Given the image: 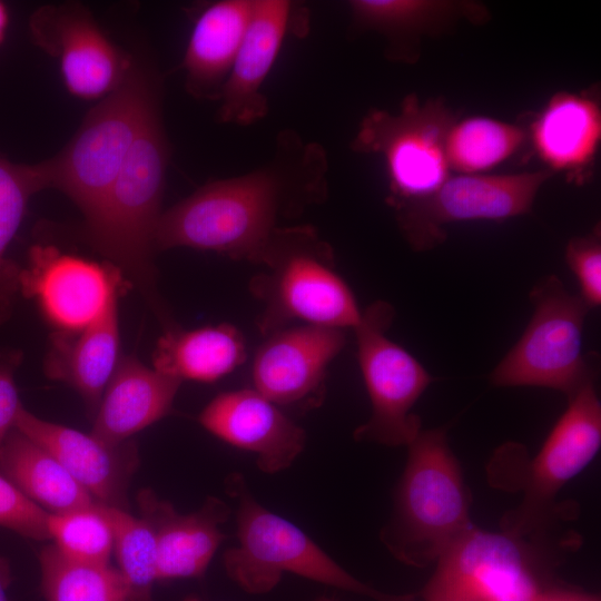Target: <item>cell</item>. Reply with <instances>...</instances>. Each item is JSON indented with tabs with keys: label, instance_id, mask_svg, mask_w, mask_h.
Returning a JSON list of instances; mask_svg holds the SVG:
<instances>
[{
	"label": "cell",
	"instance_id": "obj_20",
	"mask_svg": "<svg viewBox=\"0 0 601 601\" xmlns=\"http://www.w3.org/2000/svg\"><path fill=\"white\" fill-rule=\"evenodd\" d=\"M117 304L83 328L53 331L43 361L46 376L73 388L92 417L121 358Z\"/></svg>",
	"mask_w": 601,
	"mask_h": 601
},
{
	"label": "cell",
	"instance_id": "obj_1",
	"mask_svg": "<svg viewBox=\"0 0 601 601\" xmlns=\"http://www.w3.org/2000/svg\"><path fill=\"white\" fill-rule=\"evenodd\" d=\"M327 156L316 142L284 130L272 159L244 175L205 184L162 211L156 250H213L257 265L285 221L327 197Z\"/></svg>",
	"mask_w": 601,
	"mask_h": 601
},
{
	"label": "cell",
	"instance_id": "obj_12",
	"mask_svg": "<svg viewBox=\"0 0 601 601\" xmlns=\"http://www.w3.org/2000/svg\"><path fill=\"white\" fill-rule=\"evenodd\" d=\"M549 169L508 175L450 176L431 195L393 208L408 245L424 252L446 238L444 225L469 220L501 221L528 214Z\"/></svg>",
	"mask_w": 601,
	"mask_h": 601
},
{
	"label": "cell",
	"instance_id": "obj_30",
	"mask_svg": "<svg viewBox=\"0 0 601 601\" xmlns=\"http://www.w3.org/2000/svg\"><path fill=\"white\" fill-rule=\"evenodd\" d=\"M104 509L114 530L112 558L127 584L130 601H152L158 575L157 542L151 525L128 510L107 505Z\"/></svg>",
	"mask_w": 601,
	"mask_h": 601
},
{
	"label": "cell",
	"instance_id": "obj_11",
	"mask_svg": "<svg viewBox=\"0 0 601 601\" xmlns=\"http://www.w3.org/2000/svg\"><path fill=\"white\" fill-rule=\"evenodd\" d=\"M560 416L523 481V499L502 520L503 531L534 538L552 520L555 499L563 486L582 472L601 446V403L594 382L568 397Z\"/></svg>",
	"mask_w": 601,
	"mask_h": 601
},
{
	"label": "cell",
	"instance_id": "obj_17",
	"mask_svg": "<svg viewBox=\"0 0 601 601\" xmlns=\"http://www.w3.org/2000/svg\"><path fill=\"white\" fill-rule=\"evenodd\" d=\"M198 421L221 441L255 454L265 473L289 467L306 444L305 431L254 388L218 394Z\"/></svg>",
	"mask_w": 601,
	"mask_h": 601
},
{
	"label": "cell",
	"instance_id": "obj_3",
	"mask_svg": "<svg viewBox=\"0 0 601 601\" xmlns=\"http://www.w3.org/2000/svg\"><path fill=\"white\" fill-rule=\"evenodd\" d=\"M257 265L263 270L248 287L263 305L257 327L264 336L296 324L354 329L361 322L363 311L336 269L333 248L314 227L279 228Z\"/></svg>",
	"mask_w": 601,
	"mask_h": 601
},
{
	"label": "cell",
	"instance_id": "obj_31",
	"mask_svg": "<svg viewBox=\"0 0 601 601\" xmlns=\"http://www.w3.org/2000/svg\"><path fill=\"white\" fill-rule=\"evenodd\" d=\"M50 541L67 559L88 564H110L114 530L104 505L49 514Z\"/></svg>",
	"mask_w": 601,
	"mask_h": 601
},
{
	"label": "cell",
	"instance_id": "obj_5",
	"mask_svg": "<svg viewBox=\"0 0 601 601\" xmlns=\"http://www.w3.org/2000/svg\"><path fill=\"white\" fill-rule=\"evenodd\" d=\"M157 111L154 77L131 65L119 86L89 111L68 145L40 162L47 188L66 194L89 220Z\"/></svg>",
	"mask_w": 601,
	"mask_h": 601
},
{
	"label": "cell",
	"instance_id": "obj_33",
	"mask_svg": "<svg viewBox=\"0 0 601 601\" xmlns=\"http://www.w3.org/2000/svg\"><path fill=\"white\" fill-rule=\"evenodd\" d=\"M565 260L580 286V297L590 307L601 303V234L595 226L585 236L571 238L565 248Z\"/></svg>",
	"mask_w": 601,
	"mask_h": 601
},
{
	"label": "cell",
	"instance_id": "obj_9",
	"mask_svg": "<svg viewBox=\"0 0 601 601\" xmlns=\"http://www.w3.org/2000/svg\"><path fill=\"white\" fill-rule=\"evenodd\" d=\"M394 316L390 303L377 300L362 312L354 328L357 361L372 406L370 418L354 431V439L407 446L422 430L412 408L433 377L412 354L386 336Z\"/></svg>",
	"mask_w": 601,
	"mask_h": 601
},
{
	"label": "cell",
	"instance_id": "obj_38",
	"mask_svg": "<svg viewBox=\"0 0 601 601\" xmlns=\"http://www.w3.org/2000/svg\"><path fill=\"white\" fill-rule=\"evenodd\" d=\"M181 601H203V600L199 599L196 595H188V597L184 598Z\"/></svg>",
	"mask_w": 601,
	"mask_h": 601
},
{
	"label": "cell",
	"instance_id": "obj_24",
	"mask_svg": "<svg viewBox=\"0 0 601 601\" xmlns=\"http://www.w3.org/2000/svg\"><path fill=\"white\" fill-rule=\"evenodd\" d=\"M348 8L356 29L383 35L390 57L406 61L412 59L411 46L423 36L444 31L461 19L489 18L484 6L471 1L353 0Z\"/></svg>",
	"mask_w": 601,
	"mask_h": 601
},
{
	"label": "cell",
	"instance_id": "obj_15",
	"mask_svg": "<svg viewBox=\"0 0 601 601\" xmlns=\"http://www.w3.org/2000/svg\"><path fill=\"white\" fill-rule=\"evenodd\" d=\"M30 29L36 42L58 60L67 90L77 98L106 97L132 65L80 4L42 7L31 17Z\"/></svg>",
	"mask_w": 601,
	"mask_h": 601
},
{
	"label": "cell",
	"instance_id": "obj_29",
	"mask_svg": "<svg viewBox=\"0 0 601 601\" xmlns=\"http://www.w3.org/2000/svg\"><path fill=\"white\" fill-rule=\"evenodd\" d=\"M47 188L41 164H13L0 157V324L8 317L18 292L19 268L7 259L30 198Z\"/></svg>",
	"mask_w": 601,
	"mask_h": 601
},
{
	"label": "cell",
	"instance_id": "obj_16",
	"mask_svg": "<svg viewBox=\"0 0 601 601\" xmlns=\"http://www.w3.org/2000/svg\"><path fill=\"white\" fill-rule=\"evenodd\" d=\"M16 428L51 453L96 503L128 510V490L139 464L131 440L109 444L91 433L36 416L23 405Z\"/></svg>",
	"mask_w": 601,
	"mask_h": 601
},
{
	"label": "cell",
	"instance_id": "obj_39",
	"mask_svg": "<svg viewBox=\"0 0 601 601\" xmlns=\"http://www.w3.org/2000/svg\"><path fill=\"white\" fill-rule=\"evenodd\" d=\"M316 601H335V600L326 598V597H321Z\"/></svg>",
	"mask_w": 601,
	"mask_h": 601
},
{
	"label": "cell",
	"instance_id": "obj_34",
	"mask_svg": "<svg viewBox=\"0 0 601 601\" xmlns=\"http://www.w3.org/2000/svg\"><path fill=\"white\" fill-rule=\"evenodd\" d=\"M21 361L20 351L0 352V445L16 427L17 416L22 406L14 380Z\"/></svg>",
	"mask_w": 601,
	"mask_h": 601
},
{
	"label": "cell",
	"instance_id": "obj_35",
	"mask_svg": "<svg viewBox=\"0 0 601 601\" xmlns=\"http://www.w3.org/2000/svg\"><path fill=\"white\" fill-rule=\"evenodd\" d=\"M534 601H601V598L597 594L581 591L544 588L540 591Z\"/></svg>",
	"mask_w": 601,
	"mask_h": 601
},
{
	"label": "cell",
	"instance_id": "obj_4",
	"mask_svg": "<svg viewBox=\"0 0 601 601\" xmlns=\"http://www.w3.org/2000/svg\"><path fill=\"white\" fill-rule=\"evenodd\" d=\"M407 447L393 515L381 539L398 561L425 568L473 526L471 495L443 427L421 430Z\"/></svg>",
	"mask_w": 601,
	"mask_h": 601
},
{
	"label": "cell",
	"instance_id": "obj_6",
	"mask_svg": "<svg viewBox=\"0 0 601 601\" xmlns=\"http://www.w3.org/2000/svg\"><path fill=\"white\" fill-rule=\"evenodd\" d=\"M226 490L237 502L238 545L225 552L224 566L245 592L267 593L294 573L374 601H415V594L385 593L353 577L297 525L263 506L242 474H230Z\"/></svg>",
	"mask_w": 601,
	"mask_h": 601
},
{
	"label": "cell",
	"instance_id": "obj_21",
	"mask_svg": "<svg viewBox=\"0 0 601 601\" xmlns=\"http://www.w3.org/2000/svg\"><path fill=\"white\" fill-rule=\"evenodd\" d=\"M180 385L135 355L122 356L92 417L90 433L109 444L129 441L171 412Z\"/></svg>",
	"mask_w": 601,
	"mask_h": 601
},
{
	"label": "cell",
	"instance_id": "obj_7",
	"mask_svg": "<svg viewBox=\"0 0 601 601\" xmlns=\"http://www.w3.org/2000/svg\"><path fill=\"white\" fill-rule=\"evenodd\" d=\"M533 315L524 333L490 375L495 386H539L568 397L594 382L595 370L582 353L590 307L549 275L530 293Z\"/></svg>",
	"mask_w": 601,
	"mask_h": 601
},
{
	"label": "cell",
	"instance_id": "obj_10",
	"mask_svg": "<svg viewBox=\"0 0 601 601\" xmlns=\"http://www.w3.org/2000/svg\"><path fill=\"white\" fill-rule=\"evenodd\" d=\"M534 545L526 538L476 526L435 562L424 601H534L544 589Z\"/></svg>",
	"mask_w": 601,
	"mask_h": 601
},
{
	"label": "cell",
	"instance_id": "obj_27",
	"mask_svg": "<svg viewBox=\"0 0 601 601\" xmlns=\"http://www.w3.org/2000/svg\"><path fill=\"white\" fill-rule=\"evenodd\" d=\"M38 561L46 601H130L127 584L111 563L69 560L52 543L40 549Z\"/></svg>",
	"mask_w": 601,
	"mask_h": 601
},
{
	"label": "cell",
	"instance_id": "obj_26",
	"mask_svg": "<svg viewBox=\"0 0 601 601\" xmlns=\"http://www.w3.org/2000/svg\"><path fill=\"white\" fill-rule=\"evenodd\" d=\"M0 471L49 514L95 503L90 494L46 449L16 427L0 445Z\"/></svg>",
	"mask_w": 601,
	"mask_h": 601
},
{
	"label": "cell",
	"instance_id": "obj_32",
	"mask_svg": "<svg viewBox=\"0 0 601 601\" xmlns=\"http://www.w3.org/2000/svg\"><path fill=\"white\" fill-rule=\"evenodd\" d=\"M49 513L0 473V526L35 541H50Z\"/></svg>",
	"mask_w": 601,
	"mask_h": 601
},
{
	"label": "cell",
	"instance_id": "obj_23",
	"mask_svg": "<svg viewBox=\"0 0 601 601\" xmlns=\"http://www.w3.org/2000/svg\"><path fill=\"white\" fill-rule=\"evenodd\" d=\"M534 150L550 171H564L569 179L593 161L601 139L599 104L588 95L558 92L531 125Z\"/></svg>",
	"mask_w": 601,
	"mask_h": 601
},
{
	"label": "cell",
	"instance_id": "obj_2",
	"mask_svg": "<svg viewBox=\"0 0 601 601\" xmlns=\"http://www.w3.org/2000/svg\"><path fill=\"white\" fill-rule=\"evenodd\" d=\"M168 158L169 148L157 111L134 144L97 211L86 221L89 244L139 288L164 329L177 325L158 294L154 263Z\"/></svg>",
	"mask_w": 601,
	"mask_h": 601
},
{
	"label": "cell",
	"instance_id": "obj_18",
	"mask_svg": "<svg viewBox=\"0 0 601 601\" xmlns=\"http://www.w3.org/2000/svg\"><path fill=\"white\" fill-rule=\"evenodd\" d=\"M294 4L285 0H254L253 11L235 61L223 87L218 120L248 126L268 111L262 91L295 18Z\"/></svg>",
	"mask_w": 601,
	"mask_h": 601
},
{
	"label": "cell",
	"instance_id": "obj_22",
	"mask_svg": "<svg viewBox=\"0 0 601 601\" xmlns=\"http://www.w3.org/2000/svg\"><path fill=\"white\" fill-rule=\"evenodd\" d=\"M254 0H221L197 17L184 56L186 88L197 98L219 100L245 36Z\"/></svg>",
	"mask_w": 601,
	"mask_h": 601
},
{
	"label": "cell",
	"instance_id": "obj_37",
	"mask_svg": "<svg viewBox=\"0 0 601 601\" xmlns=\"http://www.w3.org/2000/svg\"><path fill=\"white\" fill-rule=\"evenodd\" d=\"M8 21H9V17H8L7 7L2 2H0V43L4 39Z\"/></svg>",
	"mask_w": 601,
	"mask_h": 601
},
{
	"label": "cell",
	"instance_id": "obj_19",
	"mask_svg": "<svg viewBox=\"0 0 601 601\" xmlns=\"http://www.w3.org/2000/svg\"><path fill=\"white\" fill-rule=\"evenodd\" d=\"M137 502L156 535L158 582L204 577L225 539L220 526L229 518L228 505L209 496L197 511L181 514L148 489Z\"/></svg>",
	"mask_w": 601,
	"mask_h": 601
},
{
	"label": "cell",
	"instance_id": "obj_14",
	"mask_svg": "<svg viewBox=\"0 0 601 601\" xmlns=\"http://www.w3.org/2000/svg\"><path fill=\"white\" fill-rule=\"evenodd\" d=\"M265 337L252 363L253 388L279 407L321 405L328 366L346 343L345 329L296 324Z\"/></svg>",
	"mask_w": 601,
	"mask_h": 601
},
{
	"label": "cell",
	"instance_id": "obj_28",
	"mask_svg": "<svg viewBox=\"0 0 601 601\" xmlns=\"http://www.w3.org/2000/svg\"><path fill=\"white\" fill-rule=\"evenodd\" d=\"M526 137L523 128L492 118L456 120L445 141L449 168L461 175L485 171L511 157Z\"/></svg>",
	"mask_w": 601,
	"mask_h": 601
},
{
	"label": "cell",
	"instance_id": "obj_13",
	"mask_svg": "<svg viewBox=\"0 0 601 601\" xmlns=\"http://www.w3.org/2000/svg\"><path fill=\"white\" fill-rule=\"evenodd\" d=\"M130 286L111 263L62 253L51 245L32 246L27 266L18 273V292L36 302L53 331L86 327Z\"/></svg>",
	"mask_w": 601,
	"mask_h": 601
},
{
	"label": "cell",
	"instance_id": "obj_25",
	"mask_svg": "<svg viewBox=\"0 0 601 601\" xmlns=\"http://www.w3.org/2000/svg\"><path fill=\"white\" fill-rule=\"evenodd\" d=\"M246 358V343L234 325L221 323L193 329H164L152 353V367L181 383H214Z\"/></svg>",
	"mask_w": 601,
	"mask_h": 601
},
{
	"label": "cell",
	"instance_id": "obj_8",
	"mask_svg": "<svg viewBox=\"0 0 601 601\" xmlns=\"http://www.w3.org/2000/svg\"><path fill=\"white\" fill-rule=\"evenodd\" d=\"M455 121L444 102L415 95L397 112L374 109L363 118L352 148L384 161L391 208L431 195L451 176L445 141Z\"/></svg>",
	"mask_w": 601,
	"mask_h": 601
},
{
	"label": "cell",
	"instance_id": "obj_36",
	"mask_svg": "<svg viewBox=\"0 0 601 601\" xmlns=\"http://www.w3.org/2000/svg\"><path fill=\"white\" fill-rule=\"evenodd\" d=\"M11 570L9 563L0 558V601H9L7 589L11 583Z\"/></svg>",
	"mask_w": 601,
	"mask_h": 601
}]
</instances>
